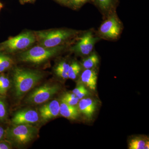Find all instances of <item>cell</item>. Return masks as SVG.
I'll list each match as a JSON object with an SVG mask.
<instances>
[{
    "mask_svg": "<svg viewBox=\"0 0 149 149\" xmlns=\"http://www.w3.org/2000/svg\"><path fill=\"white\" fill-rule=\"evenodd\" d=\"M36 36L32 32H26L0 43V52H13L25 49L36 41Z\"/></svg>",
    "mask_w": 149,
    "mask_h": 149,
    "instance_id": "5",
    "label": "cell"
},
{
    "mask_svg": "<svg viewBox=\"0 0 149 149\" xmlns=\"http://www.w3.org/2000/svg\"><path fill=\"white\" fill-rule=\"evenodd\" d=\"M58 84H47L35 89L27 97L25 102L31 104L38 105L48 101L59 91Z\"/></svg>",
    "mask_w": 149,
    "mask_h": 149,
    "instance_id": "6",
    "label": "cell"
},
{
    "mask_svg": "<svg viewBox=\"0 0 149 149\" xmlns=\"http://www.w3.org/2000/svg\"><path fill=\"white\" fill-rule=\"evenodd\" d=\"M63 47L58 46L53 48H47L42 46H35L19 56L20 61L31 63H42L56 55L63 49Z\"/></svg>",
    "mask_w": 149,
    "mask_h": 149,
    "instance_id": "3",
    "label": "cell"
},
{
    "mask_svg": "<svg viewBox=\"0 0 149 149\" xmlns=\"http://www.w3.org/2000/svg\"><path fill=\"white\" fill-rule=\"evenodd\" d=\"M38 132L32 124L14 125L6 130L5 138L17 145L28 143L35 138Z\"/></svg>",
    "mask_w": 149,
    "mask_h": 149,
    "instance_id": "2",
    "label": "cell"
},
{
    "mask_svg": "<svg viewBox=\"0 0 149 149\" xmlns=\"http://www.w3.org/2000/svg\"><path fill=\"white\" fill-rule=\"evenodd\" d=\"M12 148L10 144L6 141H0V149H10Z\"/></svg>",
    "mask_w": 149,
    "mask_h": 149,
    "instance_id": "24",
    "label": "cell"
},
{
    "mask_svg": "<svg viewBox=\"0 0 149 149\" xmlns=\"http://www.w3.org/2000/svg\"><path fill=\"white\" fill-rule=\"evenodd\" d=\"M40 116L35 110L26 109L17 112L11 120L14 125L19 124H32L38 122Z\"/></svg>",
    "mask_w": 149,
    "mask_h": 149,
    "instance_id": "7",
    "label": "cell"
},
{
    "mask_svg": "<svg viewBox=\"0 0 149 149\" xmlns=\"http://www.w3.org/2000/svg\"><path fill=\"white\" fill-rule=\"evenodd\" d=\"M80 100L73 93H65L62 97L61 102H64L70 105L75 106L79 102Z\"/></svg>",
    "mask_w": 149,
    "mask_h": 149,
    "instance_id": "20",
    "label": "cell"
},
{
    "mask_svg": "<svg viewBox=\"0 0 149 149\" xmlns=\"http://www.w3.org/2000/svg\"><path fill=\"white\" fill-rule=\"evenodd\" d=\"M87 0H72V2L75 5H79L85 3Z\"/></svg>",
    "mask_w": 149,
    "mask_h": 149,
    "instance_id": "26",
    "label": "cell"
},
{
    "mask_svg": "<svg viewBox=\"0 0 149 149\" xmlns=\"http://www.w3.org/2000/svg\"><path fill=\"white\" fill-rule=\"evenodd\" d=\"M99 59L96 54L93 53L83 61L82 65L85 69H93L98 64Z\"/></svg>",
    "mask_w": 149,
    "mask_h": 149,
    "instance_id": "17",
    "label": "cell"
},
{
    "mask_svg": "<svg viewBox=\"0 0 149 149\" xmlns=\"http://www.w3.org/2000/svg\"><path fill=\"white\" fill-rule=\"evenodd\" d=\"M97 40V38L94 37L92 32H87L72 47V50L82 55H88L93 51Z\"/></svg>",
    "mask_w": 149,
    "mask_h": 149,
    "instance_id": "9",
    "label": "cell"
},
{
    "mask_svg": "<svg viewBox=\"0 0 149 149\" xmlns=\"http://www.w3.org/2000/svg\"><path fill=\"white\" fill-rule=\"evenodd\" d=\"M10 81L9 78L5 74L0 73V96L4 97L10 88Z\"/></svg>",
    "mask_w": 149,
    "mask_h": 149,
    "instance_id": "15",
    "label": "cell"
},
{
    "mask_svg": "<svg viewBox=\"0 0 149 149\" xmlns=\"http://www.w3.org/2000/svg\"><path fill=\"white\" fill-rule=\"evenodd\" d=\"M99 5L103 9H107L109 7L112 0H97Z\"/></svg>",
    "mask_w": 149,
    "mask_h": 149,
    "instance_id": "23",
    "label": "cell"
},
{
    "mask_svg": "<svg viewBox=\"0 0 149 149\" xmlns=\"http://www.w3.org/2000/svg\"><path fill=\"white\" fill-rule=\"evenodd\" d=\"M120 32V25L117 18L114 15L111 16L102 24L100 32L102 36L114 39L118 37Z\"/></svg>",
    "mask_w": 149,
    "mask_h": 149,
    "instance_id": "8",
    "label": "cell"
},
{
    "mask_svg": "<svg viewBox=\"0 0 149 149\" xmlns=\"http://www.w3.org/2000/svg\"><path fill=\"white\" fill-rule=\"evenodd\" d=\"M39 112L40 116L45 121L57 117L59 114V102L57 100L49 102L40 108Z\"/></svg>",
    "mask_w": 149,
    "mask_h": 149,
    "instance_id": "10",
    "label": "cell"
},
{
    "mask_svg": "<svg viewBox=\"0 0 149 149\" xmlns=\"http://www.w3.org/2000/svg\"><path fill=\"white\" fill-rule=\"evenodd\" d=\"M24 1L27 2H30L31 1H32V0H24Z\"/></svg>",
    "mask_w": 149,
    "mask_h": 149,
    "instance_id": "28",
    "label": "cell"
},
{
    "mask_svg": "<svg viewBox=\"0 0 149 149\" xmlns=\"http://www.w3.org/2000/svg\"><path fill=\"white\" fill-rule=\"evenodd\" d=\"M97 72L94 70L85 69L80 76V81L88 88L93 91H95L97 83Z\"/></svg>",
    "mask_w": 149,
    "mask_h": 149,
    "instance_id": "12",
    "label": "cell"
},
{
    "mask_svg": "<svg viewBox=\"0 0 149 149\" xmlns=\"http://www.w3.org/2000/svg\"><path fill=\"white\" fill-rule=\"evenodd\" d=\"M79 111L75 106L70 105L64 102L60 104L59 114L65 118L75 120L79 116Z\"/></svg>",
    "mask_w": 149,
    "mask_h": 149,
    "instance_id": "13",
    "label": "cell"
},
{
    "mask_svg": "<svg viewBox=\"0 0 149 149\" xmlns=\"http://www.w3.org/2000/svg\"><path fill=\"white\" fill-rule=\"evenodd\" d=\"M6 130L2 126H0V141H3L5 138Z\"/></svg>",
    "mask_w": 149,
    "mask_h": 149,
    "instance_id": "25",
    "label": "cell"
},
{
    "mask_svg": "<svg viewBox=\"0 0 149 149\" xmlns=\"http://www.w3.org/2000/svg\"><path fill=\"white\" fill-rule=\"evenodd\" d=\"M72 93L75 95L79 100L90 95V92L88 89L86 88L85 85H83L82 83L74 88L72 91Z\"/></svg>",
    "mask_w": 149,
    "mask_h": 149,
    "instance_id": "21",
    "label": "cell"
},
{
    "mask_svg": "<svg viewBox=\"0 0 149 149\" xmlns=\"http://www.w3.org/2000/svg\"><path fill=\"white\" fill-rule=\"evenodd\" d=\"M74 34V32L71 30L56 29L37 32H36V37L41 46L53 48L59 46Z\"/></svg>",
    "mask_w": 149,
    "mask_h": 149,
    "instance_id": "4",
    "label": "cell"
},
{
    "mask_svg": "<svg viewBox=\"0 0 149 149\" xmlns=\"http://www.w3.org/2000/svg\"><path fill=\"white\" fill-rule=\"evenodd\" d=\"M13 62L9 56L0 52V73H3L9 69L13 65Z\"/></svg>",
    "mask_w": 149,
    "mask_h": 149,
    "instance_id": "14",
    "label": "cell"
},
{
    "mask_svg": "<svg viewBox=\"0 0 149 149\" xmlns=\"http://www.w3.org/2000/svg\"><path fill=\"white\" fill-rule=\"evenodd\" d=\"M141 138H135L131 139L128 144L129 149H144L147 141Z\"/></svg>",
    "mask_w": 149,
    "mask_h": 149,
    "instance_id": "18",
    "label": "cell"
},
{
    "mask_svg": "<svg viewBox=\"0 0 149 149\" xmlns=\"http://www.w3.org/2000/svg\"><path fill=\"white\" fill-rule=\"evenodd\" d=\"M8 116L7 107L4 100L0 97V121L4 122Z\"/></svg>",
    "mask_w": 149,
    "mask_h": 149,
    "instance_id": "22",
    "label": "cell"
},
{
    "mask_svg": "<svg viewBox=\"0 0 149 149\" xmlns=\"http://www.w3.org/2000/svg\"><path fill=\"white\" fill-rule=\"evenodd\" d=\"M95 100L87 98L81 99L78 102V110L88 119H91L97 107Z\"/></svg>",
    "mask_w": 149,
    "mask_h": 149,
    "instance_id": "11",
    "label": "cell"
},
{
    "mask_svg": "<svg viewBox=\"0 0 149 149\" xmlns=\"http://www.w3.org/2000/svg\"><path fill=\"white\" fill-rule=\"evenodd\" d=\"M3 4L0 2V11H1L2 8H3Z\"/></svg>",
    "mask_w": 149,
    "mask_h": 149,
    "instance_id": "27",
    "label": "cell"
},
{
    "mask_svg": "<svg viewBox=\"0 0 149 149\" xmlns=\"http://www.w3.org/2000/svg\"><path fill=\"white\" fill-rule=\"evenodd\" d=\"M81 67L80 65L76 62H73L70 65L69 69L68 72V78L74 80L80 73Z\"/></svg>",
    "mask_w": 149,
    "mask_h": 149,
    "instance_id": "19",
    "label": "cell"
},
{
    "mask_svg": "<svg viewBox=\"0 0 149 149\" xmlns=\"http://www.w3.org/2000/svg\"><path fill=\"white\" fill-rule=\"evenodd\" d=\"M70 65L64 61L59 63L55 68L56 74L59 77L64 79L68 78V72Z\"/></svg>",
    "mask_w": 149,
    "mask_h": 149,
    "instance_id": "16",
    "label": "cell"
},
{
    "mask_svg": "<svg viewBox=\"0 0 149 149\" xmlns=\"http://www.w3.org/2000/svg\"><path fill=\"white\" fill-rule=\"evenodd\" d=\"M42 72L37 70L16 68L13 72L15 95L20 98L32 89L42 78Z\"/></svg>",
    "mask_w": 149,
    "mask_h": 149,
    "instance_id": "1",
    "label": "cell"
}]
</instances>
